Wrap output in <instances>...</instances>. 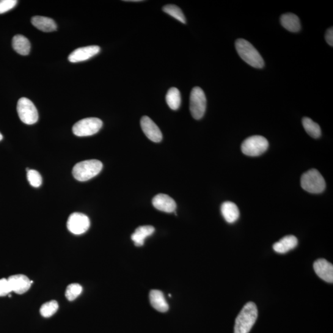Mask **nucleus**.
I'll use <instances>...</instances> for the list:
<instances>
[{"instance_id":"1","label":"nucleus","mask_w":333,"mask_h":333,"mask_svg":"<svg viewBox=\"0 0 333 333\" xmlns=\"http://www.w3.org/2000/svg\"><path fill=\"white\" fill-rule=\"evenodd\" d=\"M258 317L257 305L249 302L244 305L236 318L234 333H249Z\"/></svg>"},{"instance_id":"2","label":"nucleus","mask_w":333,"mask_h":333,"mask_svg":"<svg viewBox=\"0 0 333 333\" xmlns=\"http://www.w3.org/2000/svg\"><path fill=\"white\" fill-rule=\"evenodd\" d=\"M235 47L239 56L247 64L254 68H263L264 60L262 56L248 41L239 38L236 41Z\"/></svg>"},{"instance_id":"3","label":"nucleus","mask_w":333,"mask_h":333,"mask_svg":"<svg viewBox=\"0 0 333 333\" xmlns=\"http://www.w3.org/2000/svg\"><path fill=\"white\" fill-rule=\"evenodd\" d=\"M103 169L102 162L95 159L79 162L73 170L74 177L79 181H86L96 177Z\"/></svg>"},{"instance_id":"4","label":"nucleus","mask_w":333,"mask_h":333,"mask_svg":"<svg viewBox=\"0 0 333 333\" xmlns=\"http://www.w3.org/2000/svg\"><path fill=\"white\" fill-rule=\"evenodd\" d=\"M302 188L313 194H319L325 189L326 183L323 176L316 169H311L302 175L301 179Z\"/></svg>"},{"instance_id":"5","label":"nucleus","mask_w":333,"mask_h":333,"mask_svg":"<svg viewBox=\"0 0 333 333\" xmlns=\"http://www.w3.org/2000/svg\"><path fill=\"white\" fill-rule=\"evenodd\" d=\"M268 140L262 136H254L247 138L241 145L242 152L249 156L262 155L269 148Z\"/></svg>"},{"instance_id":"6","label":"nucleus","mask_w":333,"mask_h":333,"mask_svg":"<svg viewBox=\"0 0 333 333\" xmlns=\"http://www.w3.org/2000/svg\"><path fill=\"white\" fill-rule=\"evenodd\" d=\"M207 100L205 92L199 87L192 89L189 99V109L192 117L196 120L203 118L205 114Z\"/></svg>"},{"instance_id":"7","label":"nucleus","mask_w":333,"mask_h":333,"mask_svg":"<svg viewBox=\"0 0 333 333\" xmlns=\"http://www.w3.org/2000/svg\"><path fill=\"white\" fill-rule=\"evenodd\" d=\"M103 126V122L98 118L89 117L79 120L73 126V131L78 137H89L97 134Z\"/></svg>"},{"instance_id":"8","label":"nucleus","mask_w":333,"mask_h":333,"mask_svg":"<svg viewBox=\"0 0 333 333\" xmlns=\"http://www.w3.org/2000/svg\"><path fill=\"white\" fill-rule=\"evenodd\" d=\"M17 111L21 120L26 124H34L38 120L37 109L32 101L28 98L19 99L17 104Z\"/></svg>"},{"instance_id":"9","label":"nucleus","mask_w":333,"mask_h":333,"mask_svg":"<svg viewBox=\"0 0 333 333\" xmlns=\"http://www.w3.org/2000/svg\"><path fill=\"white\" fill-rule=\"evenodd\" d=\"M90 221L86 215L82 213H73L69 217L67 227L68 230L74 235H82L89 229Z\"/></svg>"},{"instance_id":"10","label":"nucleus","mask_w":333,"mask_h":333,"mask_svg":"<svg viewBox=\"0 0 333 333\" xmlns=\"http://www.w3.org/2000/svg\"><path fill=\"white\" fill-rule=\"evenodd\" d=\"M140 123L142 130L151 141L155 143L162 141V134L160 129L149 117L143 116Z\"/></svg>"},{"instance_id":"11","label":"nucleus","mask_w":333,"mask_h":333,"mask_svg":"<svg viewBox=\"0 0 333 333\" xmlns=\"http://www.w3.org/2000/svg\"><path fill=\"white\" fill-rule=\"evenodd\" d=\"M100 48L98 46H89L79 48L72 52L69 56V60L71 62L85 61L100 53Z\"/></svg>"},{"instance_id":"12","label":"nucleus","mask_w":333,"mask_h":333,"mask_svg":"<svg viewBox=\"0 0 333 333\" xmlns=\"http://www.w3.org/2000/svg\"><path fill=\"white\" fill-rule=\"evenodd\" d=\"M12 292L18 294H23L29 290L32 282L24 275H15L8 279Z\"/></svg>"},{"instance_id":"13","label":"nucleus","mask_w":333,"mask_h":333,"mask_svg":"<svg viewBox=\"0 0 333 333\" xmlns=\"http://www.w3.org/2000/svg\"><path fill=\"white\" fill-rule=\"evenodd\" d=\"M313 269L316 275L326 282H333V265L323 258L316 260L313 263Z\"/></svg>"},{"instance_id":"14","label":"nucleus","mask_w":333,"mask_h":333,"mask_svg":"<svg viewBox=\"0 0 333 333\" xmlns=\"http://www.w3.org/2000/svg\"><path fill=\"white\" fill-rule=\"evenodd\" d=\"M153 205L158 210L167 213H173L177 208V205L174 199L165 194L156 195L153 198Z\"/></svg>"},{"instance_id":"15","label":"nucleus","mask_w":333,"mask_h":333,"mask_svg":"<svg viewBox=\"0 0 333 333\" xmlns=\"http://www.w3.org/2000/svg\"><path fill=\"white\" fill-rule=\"evenodd\" d=\"M298 244V240L296 236H286L274 244L273 249L277 253L285 254L290 250L295 248Z\"/></svg>"},{"instance_id":"16","label":"nucleus","mask_w":333,"mask_h":333,"mask_svg":"<svg viewBox=\"0 0 333 333\" xmlns=\"http://www.w3.org/2000/svg\"><path fill=\"white\" fill-rule=\"evenodd\" d=\"M150 301L154 309L158 312L164 313L169 310V304H167L164 294L161 291H151L150 293Z\"/></svg>"},{"instance_id":"17","label":"nucleus","mask_w":333,"mask_h":333,"mask_svg":"<svg viewBox=\"0 0 333 333\" xmlns=\"http://www.w3.org/2000/svg\"><path fill=\"white\" fill-rule=\"evenodd\" d=\"M32 24L36 28L45 32H51L57 29V25L53 19L43 17V16H34L32 18Z\"/></svg>"},{"instance_id":"18","label":"nucleus","mask_w":333,"mask_h":333,"mask_svg":"<svg viewBox=\"0 0 333 333\" xmlns=\"http://www.w3.org/2000/svg\"><path fill=\"white\" fill-rule=\"evenodd\" d=\"M281 24L291 32H298L301 30V23L298 16L293 13H286L281 16Z\"/></svg>"},{"instance_id":"19","label":"nucleus","mask_w":333,"mask_h":333,"mask_svg":"<svg viewBox=\"0 0 333 333\" xmlns=\"http://www.w3.org/2000/svg\"><path fill=\"white\" fill-rule=\"evenodd\" d=\"M221 212L223 217L229 224L235 222L239 217L238 206L232 202H227L223 203L221 206Z\"/></svg>"},{"instance_id":"20","label":"nucleus","mask_w":333,"mask_h":333,"mask_svg":"<svg viewBox=\"0 0 333 333\" xmlns=\"http://www.w3.org/2000/svg\"><path fill=\"white\" fill-rule=\"evenodd\" d=\"M155 229L152 226L146 225L137 228L136 232L132 234L131 239L136 246H142L144 244L146 238L152 235Z\"/></svg>"},{"instance_id":"21","label":"nucleus","mask_w":333,"mask_h":333,"mask_svg":"<svg viewBox=\"0 0 333 333\" xmlns=\"http://www.w3.org/2000/svg\"><path fill=\"white\" fill-rule=\"evenodd\" d=\"M13 48L19 54L23 56L28 55L31 48L29 40L24 36L15 35L13 38Z\"/></svg>"},{"instance_id":"22","label":"nucleus","mask_w":333,"mask_h":333,"mask_svg":"<svg viewBox=\"0 0 333 333\" xmlns=\"http://www.w3.org/2000/svg\"><path fill=\"white\" fill-rule=\"evenodd\" d=\"M166 102L172 110H177L181 104V95L180 91L177 88L173 87L168 91L166 95Z\"/></svg>"},{"instance_id":"23","label":"nucleus","mask_w":333,"mask_h":333,"mask_svg":"<svg viewBox=\"0 0 333 333\" xmlns=\"http://www.w3.org/2000/svg\"><path fill=\"white\" fill-rule=\"evenodd\" d=\"M302 124H303L305 130L313 139H318L321 136V128L317 123L313 121L309 117H304L302 119Z\"/></svg>"},{"instance_id":"24","label":"nucleus","mask_w":333,"mask_h":333,"mask_svg":"<svg viewBox=\"0 0 333 333\" xmlns=\"http://www.w3.org/2000/svg\"><path fill=\"white\" fill-rule=\"evenodd\" d=\"M163 11L165 13L168 14V15L177 19L181 23L186 24V20L185 16L183 15L182 11L177 6L173 5H168L163 7Z\"/></svg>"},{"instance_id":"25","label":"nucleus","mask_w":333,"mask_h":333,"mask_svg":"<svg viewBox=\"0 0 333 333\" xmlns=\"http://www.w3.org/2000/svg\"><path fill=\"white\" fill-rule=\"evenodd\" d=\"M58 308V303L56 301L46 302L40 308V314L45 318L51 317L56 313Z\"/></svg>"},{"instance_id":"26","label":"nucleus","mask_w":333,"mask_h":333,"mask_svg":"<svg viewBox=\"0 0 333 333\" xmlns=\"http://www.w3.org/2000/svg\"><path fill=\"white\" fill-rule=\"evenodd\" d=\"M83 288L81 285L78 283H73L68 286L65 291V297L69 301H73L81 295Z\"/></svg>"},{"instance_id":"27","label":"nucleus","mask_w":333,"mask_h":333,"mask_svg":"<svg viewBox=\"0 0 333 333\" xmlns=\"http://www.w3.org/2000/svg\"><path fill=\"white\" fill-rule=\"evenodd\" d=\"M27 177L30 185L35 188L40 187L42 183V176L37 170H29L27 171Z\"/></svg>"},{"instance_id":"28","label":"nucleus","mask_w":333,"mask_h":333,"mask_svg":"<svg viewBox=\"0 0 333 333\" xmlns=\"http://www.w3.org/2000/svg\"><path fill=\"white\" fill-rule=\"evenodd\" d=\"M18 1L16 0H0V14L9 12L16 7Z\"/></svg>"},{"instance_id":"29","label":"nucleus","mask_w":333,"mask_h":333,"mask_svg":"<svg viewBox=\"0 0 333 333\" xmlns=\"http://www.w3.org/2000/svg\"><path fill=\"white\" fill-rule=\"evenodd\" d=\"M11 292H12V290L8 280L6 279L0 280V297L6 296Z\"/></svg>"},{"instance_id":"30","label":"nucleus","mask_w":333,"mask_h":333,"mask_svg":"<svg viewBox=\"0 0 333 333\" xmlns=\"http://www.w3.org/2000/svg\"><path fill=\"white\" fill-rule=\"evenodd\" d=\"M325 40L329 45L333 46V29L332 27L327 30L325 34Z\"/></svg>"},{"instance_id":"31","label":"nucleus","mask_w":333,"mask_h":333,"mask_svg":"<svg viewBox=\"0 0 333 333\" xmlns=\"http://www.w3.org/2000/svg\"><path fill=\"white\" fill-rule=\"evenodd\" d=\"M125 2H142V0H126V1Z\"/></svg>"},{"instance_id":"32","label":"nucleus","mask_w":333,"mask_h":333,"mask_svg":"<svg viewBox=\"0 0 333 333\" xmlns=\"http://www.w3.org/2000/svg\"><path fill=\"white\" fill-rule=\"evenodd\" d=\"M4 139V137H3L2 134L0 133V142L2 141V140Z\"/></svg>"}]
</instances>
